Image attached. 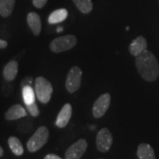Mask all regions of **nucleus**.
Instances as JSON below:
<instances>
[{"instance_id": "22", "label": "nucleus", "mask_w": 159, "mask_h": 159, "mask_svg": "<svg viewBox=\"0 0 159 159\" xmlns=\"http://www.w3.org/2000/svg\"><path fill=\"white\" fill-rule=\"evenodd\" d=\"M31 83H32V78L31 77H27L22 80L21 86H22V88L24 86H31Z\"/></svg>"}, {"instance_id": "4", "label": "nucleus", "mask_w": 159, "mask_h": 159, "mask_svg": "<svg viewBox=\"0 0 159 159\" xmlns=\"http://www.w3.org/2000/svg\"><path fill=\"white\" fill-rule=\"evenodd\" d=\"M77 37L74 34H67L57 37L51 43L50 49L52 52L59 53L63 51H70L77 44Z\"/></svg>"}, {"instance_id": "12", "label": "nucleus", "mask_w": 159, "mask_h": 159, "mask_svg": "<svg viewBox=\"0 0 159 159\" xmlns=\"http://www.w3.org/2000/svg\"><path fill=\"white\" fill-rule=\"evenodd\" d=\"M27 116V111L20 104H14L8 109L5 114L6 120H15Z\"/></svg>"}, {"instance_id": "25", "label": "nucleus", "mask_w": 159, "mask_h": 159, "mask_svg": "<svg viewBox=\"0 0 159 159\" xmlns=\"http://www.w3.org/2000/svg\"><path fill=\"white\" fill-rule=\"evenodd\" d=\"M3 155H4V149H3L2 147H0V157H1Z\"/></svg>"}, {"instance_id": "18", "label": "nucleus", "mask_w": 159, "mask_h": 159, "mask_svg": "<svg viewBox=\"0 0 159 159\" xmlns=\"http://www.w3.org/2000/svg\"><path fill=\"white\" fill-rule=\"evenodd\" d=\"M22 97L26 105L35 102V92L31 86H24L22 88Z\"/></svg>"}, {"instance_id": "19", "label": "nucleus", "mask_w": 159, "mask_h": 159, "mask_svg": "<svg viewBox=\"0 0 159 159\" xmlns=\"http://www.w3.org/2000/svg\"><path fill=\"white\" fill-rule=\"evenodd\" d=\"M79 11L84 14L89 13L93 10V3L91 0H73Z\"/></svg>"}, {"instance_id": "23", "label": "nucleus", "mask_w": 159, "mask_h": 159, "mask_svg": "<svg viewBox=\"0 0 159 159\" xmlns=\"http://www.w3.org/2000/svg\"><path fill=\"white\" fill-rule=\"evenodd\" d=\"M44 159H63L61 158L60 157H58L57 155H55V154H49V155H47Z\"/></svg>"}, {"instance_id": "24", "label": "nucleus", "mask_w": 159, "mask_h": 159, "mask_svg": "<svg viewBox=\"0 0 159 159\" xmlns=\"http://www.w3.org/2000/svg\"><path fill=\"white\" fill-rule=\"evenodd\" d=\"M7 45H8V43H7L6 41L0 39V49H6Z\"/></svg>"}, {"instance_id": "10", "label": "nucleus", "mask_w": 159, "mask_h": 159, "mask_svg": "<svg viewBox=\"0 0 159 159\" xmlns=\"http://www.w3.org/2000/svg\"><path fill=\"white\" fill-rule=\"evenodd\" d=\"M147 46H148V43L145 37H143L142 35L138 36L135 39L132 41V43L129 45V51H130L131 55L137 57L142 51L147 50Z\"/></svg>"}, {"instance_id": "11", "label": "nucleus", "mask_w": 159, "mask_h": 159, "mask_svg": "<svg viewBox=\"0 0 159 159\" xmlns=\"http://www.w3.org/2000/svg\"><path fill=\"white\" fill-rule=\"evenodd\" d=\"M27 21L33 34L34 35H39L42 30V22L39 14L34 11L29 12L27 16Z\"/></svg>"}, {"instance_id": "6", "label": "nucleus", "mask_w": 159, "mask_h": 159, "mask_svg": "<svg viewBox=\"0 0 159 159\" xmlns=\"http://www.w3.org/2000/svg\"><path fill=\"white\" fill-rule=\"evenodd\" d=\"M111 95L109 93H105V94L101 95L96 100V102L93 104V109H92L93 116L96 119L102 118V116L106 113L111 104Z\"/></svg>"}, {"instance_id": "20", "label": "nucleus", "mask_w": 159, "mask_h": 159, "mask_svg": "<svg viewBox=\"0 0 159 159\" xmlns=\"http://www.w3.org/2000/svg\"><path fill=\"white\" fill-rule=\"evenodd\" d=\"M26 107H27V110L30 113V115H32L33 117H37L40 114L39 109H38V106L35 103V102L31 103V104H29V105H26Z\"/></svg>"}, {"instance_id": "5", "label": "nucleus", "mask_w": 159, "mask_h": 159, "mask_svg": "<svg viewBox=\"0 0 159 159\" xmlns=\"http://www.w3.org/2000/svg\"><path fill=\"white\" fill-rule=\"evenodd\" d=\"M81 77L82 72L78 66H73L69 70L66 80V88L69 93L73 94L79 89L81 85Z\"/></svg>"}, {"instance_id": "14", "label": "nucleus", "mask_w": 159, "mask_h": 159, "mask_svg": "<svg viewBox=\"0 0 159 159\" xmlns=\"http://www.w3.org/2000/svg\"><path fill=\"white\" fill-rule=\"evenodd\" d=\"M137 157L139 159H156L153 148L148 143H141L138 146Z\"/></svg>"}, {"instance_id": "21", "label": "nucleus", "mask_w": 159, "mask_h": 159, "mask_svg": "<svg viewBox=\"0 0 159 159\" xmlns=\"http://www.w3.org/2000/svg\"><path fill=\"white\" fill-rule=\"evenodd\" d=\"M47 1L48 0H32L34 7H36L38 9H41V8H43V6H45L47 4Z\"/></svg>"}, {"instance_id": "9", "label": "nucleus", "mask_w": 159, "mask_h": 159, "mask_svg": "<svg viewBox=\"0 0 159 159\" xmlns=\"http://www.w3.org/2000/svg\"><path fill=\"white\" fill-rule=\"evenodd\" d=\"M71 117H72V105L70 103H66L57 115L55 124L57 127L64 128L69 123Z\"/></svg>"}, {"instance_id": "7", "label": "nucleus", "mask_w": 159, "mask_h": 159, "mask_svg": "<svg viewBox=\"0 0 159 159\" xmlns=\"http://www.w3.org/2000/svg\"><path fill=\"white\" fill-rule=\"evenodd\" d=\"M113 142L112 134L108 128H102L97 135V147L100 152H107Z\"/></svg>"}, {"instance_id": "1", "label": "nucleus", "mask_w": 159, "mask_h": 159, "mask_svg": "<svg viewBox=\"0 0 159 159\" xmlns=\"http://www.w3.org/2000/svg\"><path fill=\"white\" fill-rule=\"evenodd\" d=\"M135 57L137 71L142 79L151 82L158 78L159 64L152 52L145 50Z\"/></svg>"}, {"instance_id": "15", "label": "nucleus", "mask_w": 159, "mask_h": 159, "mask_svg": "<svg viewBox=\"0 0 159 159\" xmlns=\"http://www.w3.org/2000/svg\"><path fill=\"white\" fill-rule=\"evenodd\" d=\"M68 16V11L65 8H60L52 11L49 15L48 21L50 24H56V23H60L64 21Z\"/></svg>"}, {"instance_id": "13", "label": "nucleus", "mask_w": 159, "mask_h": 159, "mask_svg": "<svg viewBox=\"0 0 159 159\" xmlns=\"http://www.w3.org/2000/svg\"><path fill=\"white\" fill-rule=\"evenodd\" d=\"M19 69V64L16 60H11L7 63L3 70V75L4 78L7 81H11L16 78Z\"/></svg>"}, {"instance_id": "26", "label": "nucleus", "mask_w": 159, "mask_h": 159, "mask_svg": "<svg viewBox=\"0 0 159 159\" xmlns=\"http://www.w3.org/2000/svg\"><path fill=\"white\" fill-rule=\"evenodd\" d=\"M63 28L62 27H58V28H57V33H60V32H62L63 31Z\"/></svg>"}, {"instance_id": "17", "label": "nucleus", "mask_w": 159, "mask_h": 159, "mask_svg": "<svg viewBox=\"0 0 159 159\" xmlns=\"http://www.w3.org/2000/svg\"><path fill=\"white\" fill-rule=\"evenodd\" d=\"M8 144L11 148V152L16 156H21L24 153L22 143L18 139L17 137L11 136L8 139Z\"/></svg>"}, {"instance_id": "16", "label": "nucleus", "mask_w": 159, "mask_h": 159, "mask_svg": "<svg viewBox=\"0 0 159 159\" xmlns=\"http://www.w3.org/2000/svg\"><path fill=\"white\" fill-rule=\"evenodd\" d=\"M15 6V0H0V15L2 17H9L12 13Z\"/></svg>"}, {"instance_id": "3", "label": "nucleus", "mask_w": 159, "mask_h": 159, "mask_svg": "<svg viewBox=\"0 0 159 159\" xmlns=\"http://www.w3.org/2000/svg\"><path fill=\"white\" fill-rule=\"evenodd\" d=\"M50 133L46 126H40L27 142V148L29 152H36L42 148L49 139Z\"/></svg>"}, {"instance_id": "2", "label": "nucleus", "mask_w": 159, "mask_h": 159, "mask_svg": "<svg viewBox=\"0 0 159 159\" xmlns=\"http://www.w3.org/2000/svg\"><path fill=\"white\" fill-rule=\"evenodd\" d=\"M34 92L40 102L42 103H47L51 100L53 87L44 77H37L34 80Z\"/></svg>"}, {"instance_id": "8", "label": "nucleus", "mask_w": 159, "mask_h": 159, "mask_svg": "<svg viewBox=\"0 0 159 159\" xmlns=\"http://www.w3.org/2000/svg\"><path fill=\"white\" fill-rule=\"evenodd\" d=\"M87 148V141L84 139H80L79 141L74 142L73 145H71L67 148L65 159H80V157L85 153Z\"/></svg>"}]
</instances>
